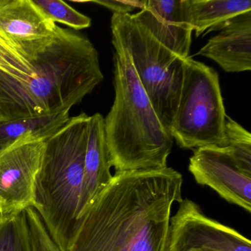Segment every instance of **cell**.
Listing matches in <instances>:
<instances>
[{"label": "cell", "mask_w": 251, "mask_h": 251, "mask_svg": "<svg viewBox=\"0 0 251 251\" xmlns=\"http://www.w3.org/2000/svg\"><path fill=\"white\" fill-rule=\"evenodd\" d=\"M182 186L171 167L117 172L80 216L67 251H170Z\"/></svg>", "instance_id": "obj_1"}, {"label": "cell", "mask_w": 251, "mask_h": 251, "mask_svg": "<svg viewBox=\"0 0 251 251\" xmlns=\"http://www.w3.org/2000/svg\"><path fill=\"white\" fill-rule=\"evenodd\" d=\"M17 44L33 73L24 80L0 70V122L70 111L103 80L99 54L85 36L57 25L52 36Z\"/></svg>", "instance_id": "obj_2"}, {"label": "cell", "mask_w": 251, "mask_h": 251, "mask_svg": "<svg viewBox=\"0 0 251 251\" xmlns=\"http://www.w3.org/2000/svg\"><path fill=\"white\" fill-rule=\"evenodd\" d=\"M112 44L115 97L104 118L110 164L117 173L165 168L173 137L157 116L128 54Z\"/></svg>", "instance_id": "obj_3"}, {"label": "cell", "mask_w": 251, "mask_h": 251, "mask_svg": "<svg viewBox=\"0 0 251 251\" xmlns=\"http://www.w3.org/2000/svg\"><path fill=\"white\" fill-rule=\"evenodd\" d=\"M89 116L81 113L46 139L33 206L62 251L77 230L84 181Z\"/></svg>", "instance_id": "obj_4"}, {"label": "cell", "mask_w": 251, "mask_h": 251, "mask_svg": "<svg viewBox=\"0 0 251 251\" xmlns=\"http://www.w3.org/2000/svg\"><path fill=\"white\" fill-rule=\"evenodd\" d=\"M111 27L112 42L128 54L157 116L170 133L181 91L185 59L161 45L131 14H113Z\"/></svg>", "instance_id": "obj_5"}, {"label": "cell", "mask_w": 251, "mask_h": 251, "mask_svg": "<svg viewBox=\"0 0 251 251\" xmlns=\"http://www.w3.org/2000/svg\"><path fill=\"white\" fill-rule=\"evenodd\" d=\"M226 116L217 72L190 57L186 58L170 130L173 139L183 149L223 148Z\"/></svg>", "instance_id": "obj_6"}, {"label": "cell", "mask_w": 251, "mask_h": 251, "mask_svg": "<svg viewBox=\"0 0 251 251\" xmlns=\"http://www.w3.org/2000/svg\"><path fill=\"white\" fill-rule=\"evenodd\" d=\"M47 139L26 136L0 152V216L33 206L35 183Z\"/></svg>", "instance_id": "obj_7"}, {"label": "cell", "mask_w": 251, "mask_h": 251, "mask_svg": "<svg viewBox=\"0 0 251 251\" xmlns=\"http://www.w3.org/2000/svg\"><path fill=\"white\" fill-rule=\"evenodd\" d=\"M170 251H251L249 239L204 214L183 200L170 218Z\"/></svg>", "instance_id": "obj_8"}, {"label": "cell", "mask_w": 251, "mask_h": 251, "mask_svg": "<svg viewBox=\"0 0 251 251\" xmlns=\"http://www.w3.org/2000/svg\"><path fill=\"white\" fill-rule=\"evenodd\" d=\"M189 170L197 183L209 186L221 198L251 211V173L244 170L223 148L196 149Z\"/></svg>", "instance_id": "obj_9"}, {"label": "cell", "mask_w": 251, "mask_h": 251, "mask_svg": "<svg viewBox=\"0 0 251 251\" xmlns=\"http://www.w3.org/2000/svg\"><path fill=\"white\" fill-rule=\"evenodd\" d=\"M131 17L171 52L189 58L193 28L188 20L186 0L145 1L140 12Z\"/></svg>", "instance_id": "obj_10"}, {"label": "cell", "mask_w": 251, "mask_h": 251, "mask_svg": "<svg viewBox=\"0 0 251 251\" xmlns=\"http://www.w3.org/2000/svg\"><path fill=\"white\" fill-rule=\"evenodd\" d=\"M220 30L198 55L217 63L226 73L251 70V11L233 17L208 32Z\"/></svg>", "instance_id": "obj_11"}, {"label": "cell", "mask_w": 251, "mask_h": 251, "mask_svg": "<svg viewBox=\"0 0 251 251\" xmlns=\"http://www.w3.org/2000/svg\"><path fill=\"white\" fill-rule=\"evenodd\" d=\"M111 167L105 142L104 118L97 113L89 117L88 123L84 181L79 218L97 195L111 181L113 177Z\"/></svg>", "instance_id": "obj_12"}, {"label": "cell", "mask_w": 251, "mask_h": 251, "mask_svg": "<svg viewBox=\"0 0 251 251\" xmlns=\"http://www.w3.org/2000/svg\"><path fill=\"white\" fill-rule=\"evenodd\" d=\"M57 25L48 20L33 0H9L0 9V31L17 43L52 36Z\"/></svg>", "instance_id": "obj_13"}, {"label": "cell", "mask_w": 251, "mask_h": 251, "mask_svg": "<svg viewBox=\"0 0 251 251\" xmlns=\"http://www.w3.org/2000/svg\"><path fill=\"white\" fill-rule=\"evenodd\" d=\"M188 20L197 37L205 31L251 11V0H186Z\"/></svg>", "instance_id": "obj_14"}, {"label": "cell", "mask_w": 251, "mask_h": 251, "mask_svg": "<svg viewBox=\"0 0 251 251\" xmlns=\"http://www.w3.org/2000/svg\"><path fill=\"white\" fill-rule=\"evenodd\" d=\"M70 111L53 115L0 122V152L29 136L48 138L70 120Z\"/></svg>", "instance_id": "obj_15"}, {"label": "cell", "mask_w": 251, "mask_h": 251, "mask_svg": "<svg viewBox=\"0 0 251 251\" xmlns=\"http://www.w3.org/2000/svg\"><path fill=\"white\" fill-rule=\"evenodd\" d=\"M0 251H33L25 211L0 216Z\"/></svg>", "instance_id": "obj_16"}, {"label": "cell", "mask_w": 251, "mask_h": 251, "mask_svg": "<svg viewBox=\"0 0 251 251\" xmlns=\"http://www.w3.org/2000/svg\"><path fill=\"white\" fill-rule=\"evenodd\" d=\"M0 70L14 78L26 80L33 73V67L26 52L17 42L0 31Z\"/></svg>", "instance_id": "obj_17"}, {"label": "cell", "mask_w": 251, "mask_h": 251, "mask_svg": "<svg viewBox=\"0 0 251 251\" xmlns=\"http://www.w3.org/2000/svg\"><path fill=\"white\" fill-rule=\"evenodd\" d=\"M246 171L251 173V135L239 123L226 116L223 148Z\"/></svg>", "instance_id": "obj_18"}, {"label": "cell", "mask_w": 251, "mask_h": 251, "mask_svg": "<svg viewBox=\"0 0 251 251\" xmlns=\"http://www.w3.org/2000/svg\"><path fill=\"white\" fill-rule=\"evenodd\" d=\"M44 15L54 23L65 25L75 30L88 28L92 20L62 0H33Z\"/></svg>", "instance_id": "obj_19"}, {"label": "cell", "mask_w": 251, "mask_h": 251, "mask_svg": "<svg viewBox=\"0 0 251 251\" xmlns=\"http://www.w3.org/2000/svg\"><path fill=\"white\" fill-rule=\"evenodd\" d=\"M33 251H62L52 239L42 217L33 207L25 210Z\"/></svg>", "instance_id": "obj_20"}, {"label": "cell", "mask_w": 251, "mask_h": 251, "mask_svg": "<svg viewBox=\"0 0 251 251\" xmlns=\"http://www.w3.org/2000/svg\"><path fill=\"white\" fill-rule=\"evenodd\" d=\"M91 2L105 7L113 11V14H130L136 8L141 10L145 5V1H118V0H97Z\"/></svg>", "instance_id": "obj_21"}, {"label": "cell", "mask_w": 251, "mask_h": 251, "mask_svg": "<svg viewBox=\"0 0 251 251\" xmlns=\"http://www.w3.org/2000/svg\"><path fill=\"white\" fill-rule=\"evenodd\" d=\"M9 0H0V9L3 8L6 4L8 3Z\"/></svg>", "instance_id": "obj_22"}]
</instances>
